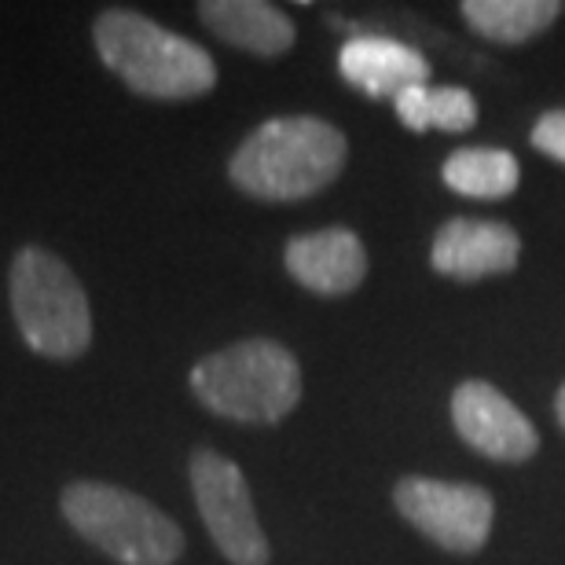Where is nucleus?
Segmentation results:
<instances>
[{"label": "nucleus", "instance_id": "obj_1", "mask_svg": "<svg viewBox=\"0 0 565 565\" xmlns=\"http://www.w3.org/2000/svg\"><path fill=\"white\" fill-rule=\"evenodd\" d=\"M349 143L331 121L312 115L273 118L235 147L232 184L262 202H298L320 195L345 169Z\"/></svg>", "mask_w": 565, "mask_h": 565}, {"label": "nucleus", "instance_id": "obj_2", "mask_svg": "<svg viewBox=\"0 0 565 565\" xmlns=\"http://www.w3.org/2000/svg\"><path fill=\"white\" fill-rule=\"evenodd\" d=\"M93 44L107 71L147 99L180 104L206 96L217 85V63L202 44L169 33L140 11H99L93 22Z\"/></svg>", "mask_w": 565, "mask_h": 565}, {"label": "nucleus", "instance_id": "obj_3", "mask_svg": "<svg viewBox=\"0 0 565 565\" xmlns=\"http://www.w3.org/2000/svg\"><path fill=\"white\" fill-rule=\"evenodd\" d=\"M191 393L221 419L273 426L298 408L301 367L287 345L273 338H246L202 356L191 367Z\"/></svg>", "mask_w": 565, "mask_h": 565}, {"label": "nucleus", "instance_id": "obj_4", "mask_svg": "<svg viewBox=\"0 0 565 565\" xmlns=\"http://www.w3.org/2000/svg\"><path fill=\"white\" fill-rule=\"evenodd\" d=\"M15 327L38 356L77 360L93 345V309L82 279L44 246H22L8 273Z\"/></svg>", "mask_w": 565, "mask_h": 565}, {"label": "nucleus", "instance_id": "obj_5", "mask_svg": "<svg viewBox=\"0 0 565 565\" xmlns=\"http://www.w3.org/2000/svg\"><path fill=\"white\" fill-rule=\"evenodd\" d=\"M66 525L121 565H173L184 533L151 500L107 481H71L60 495Z\"/></svg>", "mask_w": 565, "mask_h": 565}, {"label": "nucleus", "instance_id": "obj_6", "mask_svg": "<svg viewBox=\"0 0 565 565\" xmlns=\"http://www.w3.org/2000/svg\"><path fill=\"white\" fill-rule=\"evenodd\" d=\"M191 492L206 522V533L232 565H268L273 547L254 511V495L243 470L228 456L213 448H199L191 456Z\"/></svg>", "mask_w": 565, "mask_h": 565}, {"label": "nucleus", "instance_id": "obj_7", "mask_svg": "<svg viewBox=\"0 0 565 565\" xmlns=\"http://www.w3.org/2000/svg\"><path fill=\"white\" fill-rule=\"evenodd\" d=\"M393 503L426 540L451 555H473L489 544L495 503L478 484L404 478L393 489Z\"/></svg>", "mask_w": 565, "mask_h": 565}, {"label": "nucleus", "instance_id": "obj_8", "mask_svg": "<svg viewBox=\"0 0 565 565\" xmlns=\"http://www.w3.org/2000/svg\"><path fill=\"white\" fill-rule=\"evenodd\" d=\"M451 423L473 451L495 462H525L536 456V426L507 401L500 390L481 379H470L451 393Z\"/></svg>", "mask_w": 565, "mask_h": 565}, {"label": "nucleus", "instance_id": "obj_9", "mask_svg": "<svg viewBox=\"0 0 565 565\" xmlns=\"http://www.w3.org/2000/svg\"><path fill=\"white\" fill-rule=\"evenodd\" d=\"M518 254H522V239L511 224L489 217H451L434 235L429 265L437 276L473 282L511 273Z\"/></svg>", "mask_w": 565, "mask_h": 565}, {"label": "nucleus", "instance_id": "obj_10", "mask_svg": "<svg viewBox=\"0 0 565 565\" xmlns=\"http://www.w3.org/2000/svg\"><path fill=\"white\" fill-rule=\"evenodd\" d=\"M282 265L305 290L338 298V294H349L364 282L367 250L353 228H320L294 235L282 250Z\"/></svg>", "mask_w": 565, "mask_h": 565}, {"label": "nucleus", "instance_id": "obj_11", "mask_svg": "<svg viewBox=\"0 0 565 565\" xmlns=\"http://www.w3.org/2000/svg\"><path fill=\"white\" fill-rule=\"evenodd\" d=\"M338 71L371 99H397L404 88L426 85L429 63L412 44L393 38H349L338 52Z\"/></svg>", "mask_w": 565, "mask_h": 565}, {"label": "nucleus", "instance_id": "obj_12", "mask_svg": "<svg viewBox=\"0 0 565 565\" xmlns=\"http://www.w3.org/2000/svg\"><path fill=\"white\" fill-rule=\"evenodd\" d=\"M199 19L213 38H221L232 49L262 55V60L287 55L298 41L294 19L265 0H206L199 4Z\"/></svg>", "mask_w": 565, "mask_h": 565}, {"label": "nucleus", "instance_id": "obj_13", "mask_svg": "<svg viewBox=\"0 0 565 565\" xmlns=\"http://www.w3.org/2000/svg\"><path fill=\"white\" fill-rule=\"evenodd\" d=\"M459 11L484 41L525 44L562 15V4L558 0H467Z\"/></svg>", "mask_w": 565, "mask_h": 565}, {"label": "nucleus", "instance_id": "obj_14", "mask_svg": "<svg viewBox=\"0 0 565 565\" xmlns=\"http://www.w3.org/2000/svg\"><path fill=\"white\" fill-rule=\"evenodd\" d=\"M440 177L467 199H507L514 195L522 169H518V158L500 147H459L445 158Z\"/></svg>", "mask_w": 565, "mask_h": 565}, {"label": "nucleus", "instance_id": "obj_15", "mask_svg": "<svg viewBox=\"0 0 565 565\" xmlns=\"http://www.w3.org/2000/svg\"><path fill=\"white\" fill-rule=\"evenodd\" d=\"M397 107V118L408 126L412 132H467L473 121H478V104L467 88L459 85H445V88H429V85H415L404 88V93L393 99Z\"/></svg>", "mask_w": 565, "mask_h": 565}, {"label": "nucleus", "instance_id": "obj_16", "mask_svg": "<svg viewBox=\"0 0 565 565\" xmlns=\"http://www.w3.org/2000/svg\"><path fill=\"white\" fill-rule=\"evenodd\" d=\"M533 147L565 166V110H547L533 126Z\"/></svg>", "mask_w": 565, "mask_h": 565}, {"label": "nucleus", "instance_id": "obj_17", "mask_svg": "<svg viewBox=\"0 0 565 565\" xmlns=\"http://www.w3.org/2000/svg\"><path fill=\"white\" fill-rule=\"evenodd\" d=\"M555 415H558V423L565 429V386L558 390V397H555Z\"/></svg>", "mask_w": 565, "mask_h": 565}]
</instances>
